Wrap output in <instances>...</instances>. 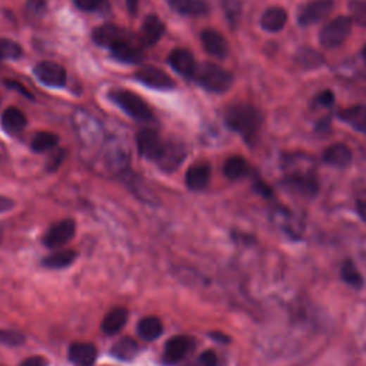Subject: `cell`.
Here are the masks:
<instances>
[{"instance_id": "obj_1", "label": "cell", "mask_w": 366, "mask_h": 366, "mask_svg": "<svg viewBox=\"0 0 366 366\" xmlns=\"http://www.w3.org/2000/svg\"><path fill=\"white\" fill-rule=\"evenodd\" d=\"M225 122L232 130L241 133L246 141H252L262 126L263 116L252 105L236 103L226 109Z\"/></svg>"}, {"instance_id": "obj_2", "label": "cell", "mask_w": 366, "mask_h": 366, "mask_svg": "<svg viewBox=\"0 0 366 366\" xmlns=\"http://www.w3.org/2000/svg\"><path fill=\"white\" fill-rule=\"evenodd\" d=\"M194 79L208 92L213 94H225L234 84V76L219 65L215 63H202L198 66Z\"/></svg>"}, {"instance_id": "obj_3", "label": "cell", "mask_w": 366, "mask_h": 366, "mask_svg": "<svg viewBox=\"0 0 366 366\" xmlns=\"http://www.w3.org/2000/svg\"><path fill=\"white\" fill-rule=\"evenodd\" d=\"M109 99L136 120L148 122L153 118L149 105L142 98L133 94V92L125 89H113L109 92Z\"/></svg>"}, {"instance_id": "obj_4", "label": "cell", "mask_w": 366, "mask_h": 366, "mask_svg": "<svg viewBox=\"0 0 366 366\" xmlns=\"http://www.w3.org/2000/svg\"><path fill=\"white\" fill-rule=\"evenodd\" d=\"M353 22L348 16H336L329 20L322 30L319 32V43L325 49H335L338 46L343 44L349 34L352 33Z\"/></svg>"}, {"instance_id": "obj_5", "label": "cell", "mask_w": 366, "mask_h": 366, "mask_svg": "<svg viewBox=\"0 0 366 366\" xmlns=\"http://www.w3.org/2000/svg\"><path fill=\"white\" fill-rule=\"evenodd\" d=\"M92 37H94V42L96 44L102 46V48H108L111 51L116 49L118 46H120L123 43L132 40L130 34L123 27L113 25V23H106V25L96 27L94 30Z\"/></svg>"}, {"instance_id": "obj_6", "label": "cell", "mask_w": 366, "mask_h": 366, "mask_svg": "<svg viewBox=\"0 0 366 366\" xmlns=\"http://www.w3.org/2000/svg\"><path fill=\"white\" fill-rule=\"evenodd\" d=\"M187 158V148L179 141H166L155 160L163 172H173Z\"/></svg>"}, {"instance_id": "obj_7", "label": "cell", "mask_w": 366, "mask_h": 366, "mask_svg": "<svg viewBox=\"0 0 366 366\" xmlns=\"http://www.w3.org/2000/svg\"><path fill=\"white\" fill-rule=\"evenodd\" d=\"M335 8L334 0H312L298 13V23L301 26H310L328 18Z\"/></svg>"}, {"instance_id": "obj_8", "label": "cell", "mask_w": 366, "mask_h": 366, "mask_svg": "<svg viewBox=\"0 0 366 366\" xmlns=\"http://www.w3.org/2000/svg\"><path fill=\"white\" fill-rule=\"evenodd\" d=\"M195 348V339L188 335H179L170 338L165 345L163 362L166 365H175L185 359Z\"/></svg>"}, {"instance_id": "obj_9", "label": "cell", "mask_w": 366, "mask_h": 366, "mask_svg": "<svg viewBox=\"0 0 366 366\" xmlns=\"http://www.w3.org/2000/svg\"><path fill=\"white\" fill-rule=\"evenodd\" d=\"M136 145H137V151H139V155L142 158L155 162L163 146V141L158 130L146 127L137 133Z\"/></svg>"}, {"instance_id": "obj_10", "label": "cell", "mask_w": 366, "mask_h": 366, "mask_svg": "<svg viewBox=\"0 0 366 366\" xmlns=\"http://www.w3.org/2000/svg\"><path fill=\"white\" fill-rule=\"evenodd\" d=\"M134 79L146 84L148 87L158 90H172L175 89V80L162 69L153 66H144L134 72Z\"/></svg>"}, {"instance_id": "obj_11", "label": "cell", "mask_w": 366, "mask_h": 366, "mask_svg": "<svg viewBox=\"0 0 366 366\" xmlns=\"http://www.w3.org/2000/svg\"><path fill=\"white\" fill-rule=\"evenodd\" d=\"M34 76L43 84L51 87H63L66 84V70L55 62H39L33 69Z\"/></svg>"}, {"instance_id": "obj_12", "label": "cell", "mask_w": 366, "mask_h": 366, "mask_svg": "<svg viewBox=\"0 0 366 366\" xmlns=\"http://www.w3.org/2000/svg\"><path fill=\"white\" fill-rule=\"evenodd\" d=\"M75 232H76L75 220L73 219H63V220L55 223L49 229L48 234H46L44 238H43V244L51 249L61 248V246L66 245L75 236Z\"/></svg>"}, {"instance_id": "obj_13", "label": "cell", "mask_w": 366, "mask_h": 366, "mask_svg": "<svg viewBox=\"0 0 366 366\" xmlns=\"http://www.w3.org/2000/svg\"><path fill=\"white\" fill-rule=\"evenodd\" d=\"M168 63L180 76L187 79H194L198 65L194 55L187 49H175L168 56Z\"/></svg>"}, {"instance_id": "obj_14", "label": "cell", "mask_w": 366, "mask_h": 366, "mask_svg": "<svg viewBox=\"0 0 366 366\" xmlns=\"http://www.w3.org/2000/svg\"><path fill=\"white\" fill-rule=\"evenodd\" d=\"M201 40L205 51L213 58L223 59L227 55V42L222 33L215 29H206L201 34Z\"/></svg>"}, {"instance_id": "obj_15", "label": "cell", "mask_w": 366, "mask_h": 366, "mask_svg": "<svg viewBox=\"0 0 366 366\" xmlns=\"http://www.w3.org/2000/svg\"><path fill=\"white\" fill-rule=\"evenodd\" d=\"M212 170L208 163H195L187 172V187L191 191H203L210 182Z\"/></svg>"}, {"instance_id": "obj_16", "label": "cell", "mask_w": 366, "mask_h": 366, "mask_svg": "<svg viewBox=\"0 0 366 366\" xmlns=\"http://www.w3.org/2000/svg\"><path fill=\"white\" fill-rule=\"evenodd\" d=\"M286 23H288V12L281 6L267 8L260 18L262 29L270 33L281 32L286 26Z\"/></svg>"}, {"instance_id": "obj_17", "label": "cell", "mask_w": 366, "mask_h": 366, "mask_svg": "<svg viewBox=\"0 0 366 366\" xmlns=\"http://www.w3.org/2000/svg\"><path fill=\"white\" fill-rule=\"evenodd\" d=\"M98 351L92 343H73L69 349V359L73 366H94Z\"/></svg>"}, {"instance_id": "obj_18", "label": "cell", "mask_w": 366, "mask_h": 366, "mask_svg": "<svg viewBox=\"0 0 366 366\" xmlns=\"http://www.w3.org/2000/svg\"><path fill=\"white\" fill-rule=\"evenodd\" d=\"M324 160L335 168H346L353 160V152L346 144L338 142L325 151Z\"/></svg>"}, {"instance_id": "obj_19", "label": "cell", "mask_w": 366, "mask_h": 366, "mask_svg": "<svg viewBox=\"0 0 366 366\" xmlns=\"http://www.w3.org/2000/svg\"><path fill=\"white\" fill-rule=\"evenodd\" d=\"M166 26L156 15H149L142 25V42L146 46H152L160 40L165 34Z\"/></svg>"}, {"instance_id": "obj_20", "label": "cell", "mask_w": 366, "mask_h": 366, "mask_svg": "<svg viewBox=\"0 0 366 366\" xmlns=\"http://www.w3.org/2000/svg\"><path fill=\"white\" fill-rule=\"evenodd\" d=\"M342 122L360 133H366V105L349 106L338 113Z\"/></svg>"}, {"instance_id": "obj_21", "label": "cell", "mask_w": 366, "mask_h": 366, "mask_svg": "<svg viewBox=\"0 0 366 366\" xmlns=\"http://www.w3.org/2000/svg\"><path fill=\"white\" fill-rule=\"evenodd\" d=\"M170 8L185 16H203L209 12L205 0H169Z\"/></svg>"}, {"instance_id": "obj_22", "label": "cell", "mask_w": 366, "mask_h": 366, "mask_svg": "<svg viewBox=\"0 0 366 366\" xmlns=\"http://www.w3.org/2000/svg\"><path fill=\"white\" fill-rule=\"evenodd\" d=\"M27 125L26 115L18 108H9L2 115V127L9 134H19Z\"/></svg>"}, {"instance_id": "obj_23", "label": "cell", "mask_w": 366, "mask_h": 366, "mask_svg": "<svg viewBox=\"0 0 366 366\" xmlns=\"http://www.w3.org/2000/svg\"><path fill=\"white\" fill-rule=\"evenodd\" d=\"M288 187L303 195H315L317 192V182L310 173H292L286 176Z\"/></svg>"}, {"instance_id": "obj_24", "label": "cell", "mask_w": 366, "mask_h": 366, "mask_svg": "<svg viewBox=\"0 0 366 366\" xmlns=\"http://www.w3.org/2000/svg\"><path fill=\"white\" fill-rule=\"evenodd\" d=\"M127 310L125 308H116L111 310L102 322V331L106 335H116L123 329V327L127 322Z\"/></svg>"}, {"instance_id": "obj_25", "label": "cell", "mask_w": 366, "mask_h": 366, "mask_svg": "<svg viewBox=\"0 0 366 366\" xmlns=\"http://www.w3.org/2000/svg\"><path fill=\"white\" fill-rule=\"evenodd\" d=\"M111 52H112V56L122 63H139L145 58L144 52L137 48V46L133 43V40L118 46L116 49H113Z\"/></svg>"}, {"instance_id": "obj_26", "label": "cell", "mask_w": 366, "mask_h": 366, "mask_svg": "<svg viewBox=\"0 0 366 366\" xmlns=\"http://www.w3.org/2000/svg\"><path fill=\"white\" fill-rule=\"evenodd\" d=\"M163 332V325L160 319L156 316H146L141 319V322L137 324V334L139 336L148 342L158 339Z\"/></svg>"}, {"instance_id": "obj_27", "label": "cell", "mask_w": 366, "mask_h": 366, "mask_svg": "<svg viewBox=\"0 0 366 366\" xmlns=\"http://www.w3.org/2000/svg\"><path fill=\"white\" fill-rule=\"evenodd\" d=\"M223 173L231 180L242 179L249 173V163L242 156H232L225 162Z\"/></svg>"}, {"instance_id": "obj_28", "label": "cell", "mask_w": 366, "mask_h": 366, "mask_svg": "<svg viewBox=\"0 0 366 366\" xmlns=\"http://www.w3.org/2000/svg\"><path fill=\"white\" fill-rule=\"evenodd\" d=\"M59 144V136L52 132H39L32 139V149L37 153L52 151Z\"/></svg>"}, {"instance_id": "obj_29", "label": "cell", "mask_w": 366, "mask_h": 366, "mask_svg": "<svg viewBox=\"0 0 366 366\" xmlns=\"http://www.w3.org/2000/svg\"><path fill=\"white\" fill-rule=\"evenodd\" d=\"M76 258L77 253L75 251H61L49 255L48 258H44L42 263L44 267H49V269H63L70 266Z\"/></svg>"}, {"instance_id": "obj_30", "label": "cell", "mask_w": 366, "mask_h": 366, "mask_svg": "<svg viewBox=\"0 0 366 366\" xmlns=\"http://www.w3.org/2000/svg\"><path fill=\"white\" fill-rule=\"evenodd\" d=\"M137 351H139V346L132 338H123L113 345L112 355L122 360H130L136 356Z\"/></svg>"}, {"instance_id": "obj_31", "label": "cell", "mask_w": 366, "mask_h": 366, "mask_svg": "<svg viewBox=\"0 0 366 366\" xmlns=\"http://www.w3.org/2000/svg\"><path fill=\"white\" fill-rule=\"evenodd\" d=\"M23 53L22 46L11 39H0V61L19 59Z\"/></svg>"}, {"instance_id": "obj_32", "label": "cell", "mask_w": 366, "mask_h": 366, "mask_svg": "<svg viewBox=\"0 0 366 366\" xmlns=\"http://www.w3.org/2000/svg\"><path fill=\"white\" fill-rule=\"evenodd\" d=\"M341 273H342V279L348 285H351L353 288H362V285H363L362 274H360V272L356 269V266L351 260H348V262H345L342 265Z\"/></svg>"}, {"instance_id": "obj_33", "label": "cell", "mask_w": 366, "mask_h": 366, "mask_svg": "<svg viewBox=\"0 0 366 366\" xmlns=\"http://www.w3.org/2000/svg\"><path fill=\"white\" fill-rule=\"evenodd\" d=\"M75 6L84 12H106L111 5L109 0H73Z\"/></svg>"}, {"instance_id": "obj_34", "label": "cell", "mask_w": 366, "mask_h": 366, "mask_svg": "<svg viewBox=\"0 0 366 366\" xmlns=\"http://www.w3.org/2000/svg\"><path fill=\"white\" fill-rule=\"evenodd\" d=\"M349 12L352 22L359 26H366V0H351Z\"/></svg>"}, {"instance_id": "obj_35", "label": "cell", "mask_w": 366, "mask_h": 366, "mask_svg": "<svg viewBox=\"0 0 366 366\" xmlns=\"http://www.w3.org/2000/svg\"><path fill=\"white\" fill-rule=\"evenodd\" d=\"M322 56H319L315 51L312 49H302L299 52V58H298V63L301 66H303L305 69H313L317 68L319 65H322Z\"/></svg>"}, {"instance_id": "obj_36", "label": "cell", "mask_w": 366, "mask_h": 366, "mask_svg": "<svg viewBox=\"0 0 366 366\" xmlns=\"http://www.w3.org/2000/svg\"><path fill=\"white\" fill-rule=\"evenodd\" d=\"M25 342V336L20 332L0 329V343L6 346H20Z\"/></svg>"}, {"instance_id": "obj_37", "label": "cell", "mask_w": 366, "mask_h": 366, "mask_svg": "<svg viewBox=\"0 0 366 366\" xmlns=\"http://www.w3.org/2000/svg\"><path fill=\"white\" fill-rule=\"evenodd\" d=\"M188 366H217V356L213 351H205L194 363Z\"/></svg>"}, {"instance_id": "obj_38", "label": "cell", "mask_w": 366, "mask_h": 366, "mask_svg": "<svg viewBox=\"0 0 366 366\" xmlns=\"http://www.w3.org/2000/svg\"><path fill=\"white\" fill-rule=\"evenodd\" d=\"M46 365H48V362H46L44 358H42V356H32V358L25 359L19 366H46Z\"/></svg>"}, {"instance_id": "obj_39", "label": "cell", "mask_w": 366, "mask_h": 366, "mask_svg": "<svg viewBox=\"0 0 366 366\" xmlns=\"http://www.w3.org/2000/svg\"><path fill=\"white\" fill-rule=\"evenodd\" d=\"M27 5L34 13H43L46 9V0H27Z\"/></svg>"}, {"instance_id": "obj_40", "label": "cell", "mask_w": 366, "mask_h": 366, "mask_svg": "<svg viewBox=\"0 0 366 366\" xmlns=\"http://www.w3.org/2000/svg\"><path fill=\"white\" fill-rule=\"evenodd\" d=\"M11 89H15V90H18V92H20V94L23 95V96H26L27 99H33V96H32V94L30 92H27L20 83H18V82H13V80H6L5 82Z\"/></svg>"}, {"instance_id": "obj_41", "label": "cell", "mask_w": 366, "mask_h": 366, "mask_svg": "<svg viewBox=\"0 0 366 366\" xmlns=\"http://www.w3.org/2000/svg\"><path fill=\"white\" fill-rule=\"evenodd\" d=\"M317 101L324 105H332L334 103V94L331 90H325L317 96Z\"/></svg>"}, {"instance_id": "obj_42", "label": "cell", "mask_w": 366, "mask_h": 366, "mask_svg": "<svg viewBox=\"0 0 366 366\" xmlns=\"http://www.w3.org/2000/svg\"><path fill=\"white\" fill-rule=\"evenodd\" d=\"M15 206V202L6 196H0V213L8 212Z\"/></svg>"}, {"instance_id": "obj_43", "label": "cell", "mask_w": 366, "mask_h": 366, "mask_svg": "<svg viewBox=\"0 0 366 366\" xmlns=\"http://www.w3.org/2000/svg\"><path fill=\"white\" fill-rule=\"evenodd\" d=\"M126 4H127V8H129V12L134 13L136 9H137V5H139V0H126Z\"/></svg>"}, {"instance_id": "obj_44", "label": "cell", "mask_w": 366, "mask_h": 366, "mask_svg": "<svg viewBox=\"0 0 366 366\" xmlns=\"http://www.w3.org/2000/svg\"><path fill=\"white\" fill-rule=\"evenodd\" d=\"M358 210H359V213L362 215V217L366 220V201L358 203Z\"/></svg>"}, {"instance_id": "obj_45", "label": "cell", "mask_w": 366, "mask_h": 366, "mask_svg": "<svg viewBox=\"0 0 366 366\" xmlns=\"http://www.w3.org/2000/svg\"><path fill=\"white\" fill-rule=\"evenodd\" d=\"M362 58H363V63H365V66H366V46H365L363 51H362Z\"/></svg>"}, {"instance_id": "obj_46", "label": "cell", "mask_w": 366, "mask_h": 366, "mask_svg": "<svg viewBox=\"0 0 366 366\" xmlns=\"http://www.w3.org/2000/svg\"><path fill=\"white\" fill-rule=\"evenodd\" d=\"M0 236H2V227H0Z\"/></svg>"}]
</instances>
